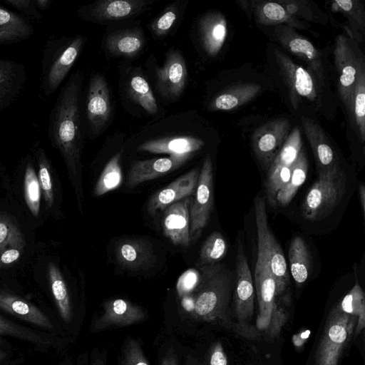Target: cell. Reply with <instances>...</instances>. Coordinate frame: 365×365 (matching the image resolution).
Segmentation results:
<instances>
[{"label": "cell", "instance_id": "6da1fadb", "mask_svg": "<svg viewBox=\"0 0 365 365\" xmlns=\"http://www.w3.org/2000/svg\"><path fill=\"white\" fill-rule=\"evenodd\" d=\"M81 77L76 73L61 90L48 123L49 139L60 151L73 177H76L81 168Z\"/></svg>", "mask_w": 365, "mask_h": 365}, {"label": "cell", "instance_id": "7a4b0ae2", "mask_svg": "<svg viewBox=\"0 0 365 365\" xmlns=\"http://www.w3.org/2000/svg\"><path fill=\"white\" fill-rule=\"evenodd\" d=\"M200 271L192 297L194 317L205 322H217L232 329L234 325L228 317L232 289L230 271L221 264L202 266Z\"/></svg>", "mask_w": 365, "mask_h": 365}, {"label": "cell", "instance_id": "3957f363", "mask_svg": "<svg viewBox=\"0 0 365 365\" xmlns=\"http://www.w3.org/2000/svg\"><path fill=\"white\" fill-rule=\"evenodd\" d=\"M86 39L77 36L68 39L48 41L43 51L41 88L46 96L53 93L78 58Z\"/></svg>", "mask_w": 365, "mask_h": 365}, {"label": "cell", "instance_id": "277c9868", "mask_svg": "<svg viewBox=\"0 0 365 365\" xmlns=\"http://www.w3.org/2000/svg\"><path fill=\"white\" fill-rule=\"evenodd\" d=\"M255 284L259 305L256 327L270 337L279 335L286 323L284 310L276 303V282L264 259L257 255Z\"/></svg>", "mask_w": 365, "mask_h": 365}, {"label": "cell", "instance_id": "5b68a950", "mask_svg": "<svg viewBox=\"0 0 365 365\" xmlns=\"http://www.w3.org/2000/svg\"><path fill=\"white\" fill-rule=\"evenodd\" d=\"M257 232V255L266 262L276 282V297L282 294L289 283V274L284 253L269 227L265 200L257 196L255 201Z\"/></svg>", "mask_w": 365, "mask_h": 365}, {"label": "cell", "instance_id": "8992f818", "mask_svg": "<svg viewBox=\"0 0 365 365\" xmlns=\"http://www.w3.org/2000/svg\"><path fill=\"white\" fill-rule=\"evenodd\" d=\"M346 178L344 170H339L322 177L308 190L302 205L303 217L317 221L327 217L346 192Z\"/></svg>", "mask_w": 365, "mask_h": 365}, {"label": "cell", "instance_id": "52a82bcc", "mask_svg": "<svg viewBox=\"0 0 365 365\" xmlns=\"http://www.w3.org/2000/svg\"><path fill=\"white\" fill-rule=\"evenodd\" d=\"M356 322V317L344 313L338 305L332 309L316 351L315 365H337Z\"/></svg>", "mask_w": 365, "mask_h": 365}, {"label": "cell", "instance_id": "ba28073f", "mask_svg": "<svg viewBox=\"0 0 365 365\" xmlns=\"http://www.w3.org/2000/svg\"><path fill=\"white\" fill-rule=\"evenodd\" d=\"M213 205V173L210 156H206L200 171L195 196L190 205V236L195 237L206 226Z\"/></svg>", "mask_w": 365, "mask_h": 365}, {"label": "cell", "instance_id": "9c48e42d", "mask_svg": "<svg viewBox=\"0 0 365 365\" xmlns=\"http://www.w3.org/2000/svg\"><path fill=\"white\" fill-rule=\"evenodd\" d=\"M234 311L239 324L247 327L254 313L255 289L243 247L239 243L236 257Z\"/></svg>", "mask_w": 365, "mask_h": 365}, {"label": "cell", "instance_id": "30bf717a", "mask_svg": "<svg viewBox=\"0 0 365 365\" xmlns=\"http://www.w3.org/2000/svg\"><path fill=\"white\" fill-rule=\"evenodd\" d=\"M334 56L336 68L339 74V89L347 109L352 110L353 96L355 85L364 65L354 55L346 38L338 36L336 41Z\"/></svg>", "mask_w": 365, "mask_h": 365}, {"label": "cell", "instance_id": "8fae6325", "mask_svg": "<svg viewBox=\"0 0 365 365\" xmlns=\"http://www.w3.org/2000/svg\"><path fill=\"white\" fill-rule=\"evenodd\" d=\"M156 88L160 94L169 99L178 98L183 92L187 78L185 61L177 50L168 52L162 67L156 68Z\"/></svg>", "mask_w": 365, "mask_h": 365}, {"label": "cell", "instance_id": "7c38bea8", "mask_svg": "<svg viewBox=\"0 0 365 365\" xmlns=\"http://www.w3.org/2000/svg\"><path fill=\"white\" fill-rule=\"evenodd\" d=\"M111 103L104 77L96 74L91 78L86 99V115L93 134L98 133L110 117Z\"/></svg>", "mask_w": 365, "mask_h": 365}, {"label": "cell", "instance_id": "4fadbf2b", "mask_svg": "<svg viewBox=\"0 0 365 365\" xmlns=\"http://www.w3.org/2000/svg\"><path fill=\"white\" fill-rule=\"evenodd\" d=\"M302 121L316 160L318 177L341 169L338 155L319 125L309 118L304 117Z\"/></svg>", "mask_w": 365, "mask_h": 365}, {"label": "cell", "instance_id": "5bb4252c", "mask_svg": "<svg viewBox=\"0 0 365 365\" xmlns=\"http://www.w3.org/2000/svg\"><path fill=\"white\" fill-rule=\"evenodd\" d=\"M192 197L176 202L164 210L162 218L163 233L174 245L187 247L190 236V205Z\"/></svg>", "mask_w": 365, "mask_h": 365}, {"label": "cell", "instance_id": "9a60e30c", "mask_svg": "<svg viewBox=\"0 0 365 365\" xmlns=\"http://www.w3.org/2000/svg\"><path fill=\"white\" fill-rule=\"evenodd\" d=\"M199 174V169L195 168L155 192L149 200L148 211L154 214L158 210H164L176 202L190 197L195 192Z\"/></svg>", "mask_w": 365, "mask_h": 365}, {"label": "cell", "instance_id": "2e32d148", "mask_svg": "<svg viewBox=\"0 0 365 365\" xmlns=\"http://www.w3.org/2000/svg\"><path fill=\"white\" fill-rule=\"evenodd\" d=\"M289 123L287 119H278L261 127L253 136L252 145L258 160L270 166L278 148L287 139Z\"/></svg>", "mask_w": 365, "mask_h": 365}, {"label": "cell", "instance_id": "e0dca14e", "mask_svg": "<svg viewBox=\"0 0 365 365\" xmlns=\"http://www.w3.org/2000/svg\"><path fill=\"white\" fill-rule=\"evenodd\" d=\"M190 156L170 155L135 162L128 174L126 185L135 187L144 182L164 175L182 165Z\"/></svg>", "mask_w": 365, "mask_h": 365}, {"label": "cell", "instance_id": "ac0fdd59", "mask_svg": "<svg viewBox=\"0 0 365 365\" xmlns=\"http://www.w3.org/2000/svg\"><path fill=\"white\" fill-rule=\"evenodd\" d=\"M145 312L138 306L123 299H114L106 302L102 314L94 324L96 329L113 326H130L143 321Z\"/></svg>", "mask_w": 365, "mask_h": 365}, {"label": "cell", "instance_id": "d6986e66", "mask_svg": "<svg viewBox=\"0 0 365 365\" xmlns=\"http://www.w3.org/2000/svg\"><path fill=\"white\" fill-rule=\"evenodd\" d=\"M118 262L129 269L150 267L155 262V255L150 242L140 238H126L115 245Z\"/></svg>", "mask_w": 365, "mask_h": 365}, {"label": "cell", "instance_id": "ffe728a7", "mask_svg": "<svg viewBox=\"0 0 365 365\" xmlns=\"http://www.w3.org/2000/svg\"><path fill=\"white\" fill-rule=\"evenodd\" d=\"M26 73L23 64L0 58V110L9 106L23 89Z\"/></svg>", "mask_w": 365, "mask_h": 365}, {"label": "cell", "instance_id": "44dd1931", "mask_svg": "<svg viewBox=\"0 0 365 365\" xmlns=\"http://www.w3.org/2000/svg\"><path fill=\"white\" fill-rule=\"evenodd\" d=\"M149 4L146 0H103L90 6V16L98 21L119 20L139 14Z\"/></svg>", "mask_w": 365, "mask_h": 365}, {"label": "cell", "instance_id": "7402d4cb", "mask_svg": "<svg viewBox=\"0 0 365 365\" xmlns=\"http://www.w3.org/2000/svg\"><path fill=\"white\" fill-rule=\"evenodd\" d=\"M204 142L191 136L166 137L148 140L140 145L138 150L170 155H187L201 149Z\"/></svg>", "mask_w": 365, "mask_h": 365}, {"label": "cell", "instance_id": "603a6c76", "mask_svg": "<svg viewBox=\"0 0 365 365\" xmlns=\"http://www.w3.org/2000/svg\"><path fill=\"white\" fill-rule=\"evenodd\" d=\"M0 309L35 325L45 329L53 328L50 319L43 312L12 294L0 291Z\"/></svg>", "mask_w": 365, "mask_h": 365}, {"label": "cell", "instance_id": "cb8c5ba5", "mask_svg": "<svg viewBox=\"0 0 365 365\" xmlns=\"http://www.w3.org/2000/svg\"><path fill=\"white\" fill-rule=\"evenodd\" d=\"M32 34L31 25L24 17L0 6V44L20 41Z\"/></svg>", "mask_w": 365, "mask_h": 365}, {"label": "cell", "instance_id": "d4e9b609", "mask_svg": "<svg viewBox=\"0 0 365 365\" xmlns=\"http://www.w3.org/2000/svg\"><path fill=\"white\" fill-rule=\"evenodd\" d=\"M277 56L291 89L301 96L314 98L315 88L309 73L302 67L294 64L286 56L278 53Z\"/></svg>", "mask_w": 365, "mask_h": 365}, {"label": "cell", "instance_id": "484cf974", "mask_svg": "<svg viewBox=\"0 0 365 365\" xmlns=\"http://www.w3.org/2000/svg\"><path fill=\"white\" fill-rule=\"evenodd\" d=\"M143 45L144 38L139 30L116 31L106 38L107 48L115 56H134L142 49Z\"/></svg>", "mask_w": 365, "mask_h": 365}, {"label": "cell", "instance_id": "4316f807", "mask_svg": "<svg viewBox=\"0 0 365 365\" xmlns=\"http://www.w3.org/2000/svg\"><path fill=\"white\" fill-rule=\"evenodd\" d=\"M200 29L202 45L205 51L211 55L217 53L226 36V25L224 19L219 14H209L201 20Z\"/></svg>", "mask_w": 365, "mask_h": 365}, {"label": "cell", "instance_id": "83f0119b", "mask_svg": "<svg viewBox=\"0 0 365 365\" xmlns=\"http://www.w3.org/2000/svg\"><path fill=\"white\" fill-rule=\"evenodd\" d=\"M288 258L292 276L297 284H302L307 279L310 269V255L307 245L299 236L291 242Z\"/></svg>", "mask_w": 365, "mask_h": 365}, {"label": "cell", "instance_id": "f1b7e54d", "mask_svg": "<svg viewBox=\"0 0 365 365\" xmlns=\"http://www.w3.org/2000/svg\"><path fill=\"white\" fill-rule=\"evenodd\" d=\"M48 276L59 314L66 322H69L73 316L71 299L64 279L55 264H48Z\"/></svg>", "mask_w": 365, "mask_h": 365}, {"label": "cell", "instance_id": "f546056e", "mask_svg": "<svg viewBox=\"0 0 365 365\" xmlns=\"http://www.w3.org/2000/svg\"><path fill=\"white\" fill-rule=\"evenodd\" d=\"M307 172V159L301 151L291 166V175L288 182L277 194L275 201L279 205L286 206L292 201L299 187L304 182Z\"/></svg>", "mask_w": 365, "mask_h": 365}, {"label": "cell", "instance_id": "4dcf8cb0", "mask_svg": "<svg viewBox=\"0 0 365 365\" xmlns=\"http://www.w3.org/2000/svg\"><path fill=\"white\" fill-rule=\"evenodd\" d=\"M338 306L344 313L356 317L354 335L360 334L365 328V295L357 282L344 297Z\"/></svg>", "mask_w": 365, "mask_h": 365}, {"label": "cell", "instance_id": "1f68e13d", "mask_svg": "<svg viewBox=\"0 0 365 365\" xmlns=\"http://www.w3.org/2000/svg\"><path fill=\"white\" fill-rule=\"evenodd\" d=\"M121 154V151L116 153L106 165L93 189L95 196L103 195L121 185L123 180L120 164Z\"/></svg>", "mask_w": 365, "mask_h": 365}, {"label": "cell", "instance_id": "d6a6232c", "mask_svg": "<svg viewBox=\"0 0 365 365\" xmlns=\"http://www.w3.org/2000/svg\"><path fill=\"white\" fill-rule=\"evenodd\" d=\"M128 93L133 100L150 114L158 112V106L153 91L147 80L140 75L131 77Z\"/></svg>", "mask_w": 365, "mask_h": 365}, {"label": "cell", "instance_id": "836d02e7", "mask_svg": "<svg viewBox=\"0 0 365 365\" xmlns=\"http://www.w3.org/2000/svg\"><path fill=\"white\" fill-rule=\"evenodd\" d=\"M259 86L245 85L218 96L212 103V109L228 110L250 100L258 92Z\"/></svg>", "mask_w": 365, "mask_h": 365}, {"label": "cell", "instance_id": "e575fe53", "mask_svg": "<svg viewBox=\"0 0 365 365\" xmlns=\"http://www.w3.org/2000/svg\"><path fill=\"white\" fill-rule=\"evenodd\" d=\"M227 250V244L223 235L219 232H214L201 247L198 264L200 267L215 264L226 255Z\"/></svg>", "mask_w": 365, "mask_h": 365}, {"label": "cell", "instance_id": "d590c367", "mask_svg": "<svg viewBox=\"0 0 365 365\" xmlns=\"http://www.w3.org/2000/svg\"><path fill=\"white\" fill-rule=\"evenodd\" d=\"M283 41L291 52L309 63L319 75V53L311 42L297 35H289Z\"/></svg>", "mask_w": 365, "mask_h": 365}, {"label": "cell", "instance_id": "8d00e7d4", "mask_svg": "<svg viewBox=\"0 0 365 365\" xmlns=\"http://www.w3.org/2000/svg\"><path fill=\"white\" fill-rule=\"evenodd\" d=\"M24 187L26 205L32 215L36 217L40 210L41 190L37 174L31 162H28L26 166Z\"/></svg>", "mask_w": 365, "mask_h": 365}, {"label": "cell", "instance_id": "74e56055", "mask_svg": "<svg viewBox=\"0 0 365 365\" xmlns=\"http://www.w3.org/2000/svg\"><path fill=\"white\" fill-rule=\"evenodd\" d=\"M38 165V179L44 200L51 207L54 202L53 186L51 178V168L43 149L39 147L36 152Z\"/></svg>", "mask_w": 365, "mask_h": 365}, {"label": "cell", "instance_id": "f35d334b", "mask_svg": "<svg viewBox=\"0 0 365 365\" xmlns=\"http://www.w3.org/2000/svg\"><path fill=\"white\" fill-rule=\"evenodd\" d=\"M352 110L361 140H365V72L363 68L356 81L352 103Z\"/></svg>", "mask_w": 365, "mask_h": 365}, {"label": "cell", "instance_id": "ab89813d", "mask_svg": "<svg viewBox=\"0 0 365 365\" xmlns=\"http://www.w3.org/2000/svg\"><path fill=\"white\" fill-rule=\"evenodd\" d=\"M291 175V167L272 163L269 168L265 187L271 202H276V196L288 182Z\"/></svg>", "mask_w": 365, "mask_h": 365}, {"label": "cell", "instance_id": "60d3db41", "mask_svg": "<svg viewBox=\"0 0 365 365\" xmlns=\"http://www.w3.org/2000/svg\"><path fill=\"white\" fill-rule=\"evenodd\" d=\"M302 145L300 131L295 128L285 140L272 163L291 167L302 151Z\"/></svg>", "mask_w": 365, "mask_h": 365}, {"label": "cell", "instance_id": "b9f144b4", "mask_svg": "<svg viewBox=\"0 0 365 365\" xmlns=\"http://www.w3.org/2000/svg\"><path fill=\"white\" fill-rule=\"evenodd\" d=\"M25 242L23 234L11 218L0 214V250L5 247Z\"/></svg>", "mask_w": 365, "mask_h": 365}, {"label": "cell", "instance_id": "7bdbcfd3", "mask_svg": "<svg viewBox=\"0 0 365 365\" xmlns=\"http://www.w3.org/2000/svg\"><path fill=\"white\" fill-rule=\"evenodd\" d=\"M120 365H149L140 344L132 338L123 345Z\"/></svg>", "mask_w": 365, "mask_h": 365}, {"label": "cell", "instance_id": "ee69618b", "mask_svg": "<svg viewBox=\"0 0 365 365\" xmlns=\"http://www.w3.org/2000/svg\"><path fill=\"white\" fill-rule=\"evenodd\" d=\"M177 19V10L173 6L166 9L152 24L151 29L158 36L168 34Z\"/></svg>", "mask_w": 365, "mask_h": 365}, {"label": "cell", "instance_id": "f6af8a7d", "mask_svg": "<svg viewBox=\"0 0 365 365\" xmlns=\"http://www.w3.org/2000/svg\"><path fill=\"white\" fill-rule=\"evenodd\" d=\"M259 15L262 21L268 23H279L287 21L289 18V14L284 8L274 2L264 4L260 9Z\"/></svg>", "mask_w": 365, "mask_h": 365}, {"label": "cell", "instance_id": "bcb514c9", "mask_svg": "<svg viewBox=\"0 0 365 365\" xmlns=\"http://www.w3.org/2000/svg\"><path fill=\"white\" fill-rule=\"evenodd\" d=\"M25 247V242L9 245L0 250V268L17 262Z\"/></svg>", "mask_w": 365, "mask_h": 365}, {"label": "cell", "instance_id": "7dc6e473", "mask_svg": "<svg viewBox=\"0 0 365 365\" xmlns=\"http://www.w3.org/2000/svg\"><path fill=\"white\" fill-rule=\"evenodd\" d=\"M227 357L220 341L215 343L210 348L207 357L200 365H227Z\"/></svg>", "mask_w": 365, "mask_h": 365}, {"label": "cell", "instance_id": "c3c4849f", "mask_svg": "<svg viewBox=\"0 0 365 365\" xmlns=\"http://www.w3.org/2000/svg\"><path fill=\"white\" fill-rule=\"evenodd\" d=\"M3 1L36 20L41 19V15L36 8L34 0H4Z\"/></svg>", "mask_w": 365, "mask_h": 365}, {"label": "cell", "instance_id": "681fc988", "mask_svg": "<svg viewBox=\"0 0 365 365\" xmlns=\"http://www.w3.org/2000/svg\"><path fill=\"white\" fill-rule=\"evenodd\" d=\"M26 334V331H22L19 327L0 317V343L2 335L10 334L24 337Z\"/></svg>", "mask_w": 365, "mask_h": 365}, {"label": "cell", "instance_id": "f907efd6", "mask_svg": "<svg viewBox=\"0 0 365 365\" xmlns=\"http://www.w3.org/2000/svg\"><path fill=\"white\" fill-rule=\"evenodd\" d=\"M196 279V277L193 272H187L184 273L182 276H181L180 279H179V283L178 285V289L179 292L181 291H187L190 289V287L194 285L193 284L189 282L190 280Z\"/></svg>", "mask_w": 365, "mask_h": 365}, {"label": "cell", "instance_id": "816d5d0a", "mask_svg": "<svg viewBox=\"0 0 365 365\" xmlns=\"http://www.w3.org/2000/svg\"><path fill=\"white\" fill-rule=\"evenodd\" d=\"M51 2V0H34L36 8L41 11L48 9Z\"/></svg>", "mask_w": 365, "mask_h": 365}, {"label": "cell", "instance_id": "f5cc1de1", "mask_svg": "<svg viewBox=\"0 0 365 365\" xmlns=\"http://www.w3.org/2000/svg\"><path fill=\"white\" fill-rule=\"evenodd\" d=\"M309 331L307 330L306 331L303 333H300L298 335H296L299 339H297L293 336V342L296 346H300L303 344L304 341L306 340L307 338L309 337Z\"/></svg>", "mask_w": 365, "mask_h": 365}, {"label": "cell", "instance_id": "db71d44e", "mask_svg": "<svg viewBox=\"0 0 365 365\" xmlns=\"http://www.w3.org/2000/svg\"><path fill=\"white\" fill-rule=\"evenodd\" d=\"M359 200H360L361 210L364 215V213H365V186L364 185H360L359 186Z\"/></svg>", "mask_w": 365, "mask_h": 365}, {"label": "cell", "instance_id": "11a10c76", "mask_svg": "<svg viewBox=\"0 0 365 365\" xmlns=\"http://www.w3.org/2000/svg\"><path fill=\"white\" fill-rule=\"evenodd\" d=\"M160 365H177L176 359L173 355H166L162 359Z\"/></svg>", "mask_w": 365, "mask_h": 365}, {"label": "cell", "instance_id": "9f6ffc18", "mask_svg": "<svg viewBox=\"0 0 365 365\" xmlns=\"http://www.w3.org/2000/svg\"><path fill=\"white\" fill-rule=\"evenodd\" d=\"M200 361L196 359L189 356L186 360V365H200Z\"/></svg>", "mask_w": 365, "mask_h": 365}, {"label": "cell", "instance_id": "6f0895ef", "mask_svg": "<svg viewBox=\"0 0 365 365\" xmlns=\"http://www.w3.org/2000/svg\"><path fill=\"white\" fill-rule=\"evenodd\" d=\"M91 365H106L104 361L99 357L94 358L92 359Z\"/></svg>", "mask_w": 365, "mask_h": 365}]
</instances>
